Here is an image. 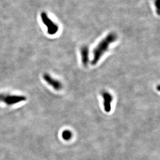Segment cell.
<instances>
[{
	"label": "cell",
	"mask_w": 160,
	"mask_h": 160,
	"mask_svg": "<svg viewBox=\"0 0 160 160\" xmlns=\"http://www.w3.org/2000/svg\"><path fill=\"white\" fill-rule=\"evenodd\" d=\"M117 39L116 34L111 32L100 42L93 50V59L91 62L92 65H96L99 62L102 57L108 49L110 44L115 42Z\"/></svg>",
	"instance_id": "6da1fadb"
},
{
	"label": "cell",
	"mask_w": 160,
	"mask_h": 160,
	"mask_svg": "<svg viewBox=\"0 0 160 160\" xmlns=\"http://www.w3.org/2000/svg\"><path fill=\"white\" fill-rule=\"evenodd\" d=\"M27 100L24 95H11L8 94H0V102H3L8 105L16 104Z\"/></svg>",
	"instance_id": "7a4b0ae2"
},
{
	"label": "cell",
	"mask_w": 160,
	"mask_h": 160,
	"mask_svg": "<svg viewBox=\"0 0 160 160\" xmlns=\"http://www.w3.org/2000/svg\"><path fill=\"white\" fill-rule=\"evenodd\" d=\"M41 19L42 23L47 27V33L50 35H55L57 33L59 30V26L54 23L45 12H42L41 14Z\"/></svg>",
	"instance_id": "3957f363"
},
{
	"label": "cell",
	"mask_w": 160,
	"mask_h": 160,
	"mask_svg": "<svg viewBox=\"0 0 160 160\" xmlns=\"http://www.w3.org/2000/svg\"><path fill=\"white\" fill-rule=\"evenodd\" d=\"M43 79L49 85L56 90H60L62 88V84L59 80L53 78L49 74L45 73L43 75Z\"/></svg>",
	"instance_id": "277c9868"
},
{
	"label": "cell",
	"mask_w": 160,
	"mask_h": 160,
	"mask_svg": "<svg viewBox=\"0 0 160 160\" xmlns=\"http://www.w3.org/2000/svg\"><path fill=\"white\" fill-rule=\"evenodd\" d=\"M102 96L104 98V106L105 112H110L112 107L111 103L112 101L113 98L109 92L104 91L102 93Z\"/></svg>",
	"instance_id": "5b68a950"
},
{
	"label": "cell",
	"mask_w": 160,
	"mask_h": 160,
	"mask_svg": "<svg viewBox=\"0 0 160 160\" xmlns=\"http://www.w3.org/2000/svg\"><path fill=\"white\" fill-rule=\"evenodd\" d=\"M82 63L85 67H87L89 62V48L86 45L82 46L80 49Z\"/></svg>",
	"instance_id": "8992f818"
},
{
	"label": "cell",
	"mask_w": 160,
	"mask_h": 160,
	"mask_svg": "<svg viewBox=\"0 0 160 160\" xmlns=\"http://www.w3.org/2000/svg\"><path fill=\"white\" fill-rule=\"evenodd\" d=\"M62 138L65 141H68L72 137V133L69 130H65L63 132L62 134Z\"/></svg>",
	"instance_id": "52a82bcc"
},
{
	"label": "cell",
	"mask_w": 160,
	"mask_h": 160,
	"mask_svg": "<svg viewBox=\"0 0 160 160\" xmlns=\"http://www.w3.org/2000/svg\"><path fill=\"white\" fill-rule=\"evenodd\" d=\"M154 5L156 7V12L158 15L160 14V0H155L154 1Z\"/></svg>",
	"instance_id": "ba28073f"
},
{
	"label": "cell",
	"mask_w": 160,
	"mask_h": 160,
	"mask_svg": "<svg viewBox=\"0 0 160 160\" xmlns=\"http://www.w3.org/2000/svg\"><path fill=\"white\" fill-rule=\"evenodd\" d=\"M160 85H158V87H157V88H158V90L159 91H160Z\"/></svg>",
	"instance_id": "9c48e42d"
}]
</instances>
